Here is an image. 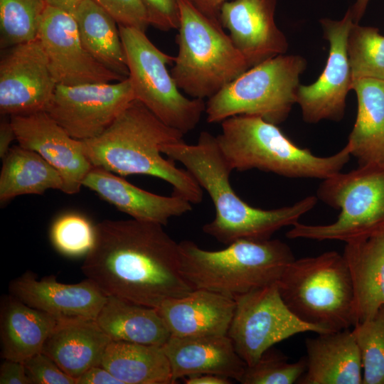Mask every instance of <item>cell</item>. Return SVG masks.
Wrapping results in <instances>:
<instances>
[{
	"mask_svg": "<svg viewBox=\"0 0 384 384\" xmlns=\"http://www.w3.org/2000/svg\"><path fill=\"white\" fill-rule=\"evenodd\" d=\"M81 270L106 296L157 308L193 289L181 270L178 243L161 224L105 220Z\"/></svg>",
	"mask_w": 384,
	"mask_h": 384,
	"instance_id": "1",
	"label": "cell"
},
{
	"mask_svg": "<svg viewBox=\"0 0 384 384\" xmlns=\"http://www.w3.org/2000/svg\"><path fill=\"white\" fill-rule=\"evenodd\" d=\"M161 152L182 164L210 196L215 216L203 226V231L227 245L242 239H270L279 229L298 223L317 203V197L310 196L292 206L271 210L250 206L233 189L230 176L233 170L216 137L206 131L201 132L196 144L181 140L165 144Z\"/></svg>",
	"mask_w": 384,
	"mask_h": 384,
	"instance_id": "2",
	"label": "cell"
},
{
	"mask_svg": "<svg viewBox=\"0 0 384 384\" xmlns=\"http://www.w3.org/2000/svg\"><path fill=\"white\" fill-rule=\"evenodd\" d=\"M183 135L134 100L102 134L82 140L83 151L95 167L161 178L172 186V194L198 204L203 201L201 187L186 169L161 155L165 144L183 140Z\"/></svg>",
	"mask_w": 384,
	"mask_h": 384,
	"instance_id": "3",
	"label": "cell"
},
{
	"mask_svg": "<svg viewBox=\"0 0 384 384\" xmlns=\"http://www.w3.org/2000/svg\"><path fill=\"white\" fill-rule=\"evenodd\" d=\"M221 129L217 141L233 170L258 169L289 178L324 180L341 172L351 156L348 143L331 156H316L294 144L276 124L258 117H231L221 122Z\"/></svg>",
	"mask_w": 384,
	"mask_h": 384,
	"instance_id": "4",
	"label": "cell"
},
{
	"mask_svg": "<svg viewBox=\"0 0 384 384\" xmlns=\"http://www.w3.org/2000/svg\"><path fill=\"white\" fill-rule=\"evenodd\" d=\"M178 246L182 274L193 289L233 298L277 283L295 260L290 247L278 239H242L213 251L191 240H183Z\"/></svg>",
	"mask_w": 384,
	"mask_h": 384,
	"instance_id": "5",
	"label": "cell"
},
{
	"mask_svg": "<svg viewBox=\"0 0 384 384\" xmlns=\"http://www.w3.org/2000/svg\"><path fill=\"white\" fill-rule=\"evenodd\" d=\"M178 53L171 74L192 98L209 99L250 68L223 28L188 0H178Z\"/></svg>",
	"mask_w": 384,
	"mask_h": 384,
	"instance_id": "6",
	"label": "cell"
},
{
	"mask_svg": "<svg viewBox=\"0 0 384 384\" xmlns=\"http://www.w3.org/2000/svg\"><path fill=\"white\" fill-rule=\"evenodd\" d=\"M277 285L284 302L304 322L326 332L354 326L353 287L343 255L328 251L295 259Z\"/></svg>",
	"mask_w": 384,
	"mask_h": 384,
	"instance_id": "7",
	"label": "cell"
},
{
	"mask_svg": "<svg viewBox=\"0 0 384 384\" xmlns=\"http://www.w3.org/2000/svg\"><path fill=\"white\" fill-rule=\"evenodd\" d=\"M317 198L340 210L328 225L297 223L286 235L290 239L339 240L367 238L384 229V165H363L323 180Z\"/></svg>",
	"mask_w": 384,
	"mask_h": 384,
	"instance_id": "8",
	"label": "cell"
},
{
	"mask_svg": "<svg viewBox=\"0 0 384 384\" xmlns=\"http://www.w3.org/2000/svg\"><path fill=\"white\" fill-rule=\"evenodd\" d=\"M306 68L302 56L285 54L250 68L208 99L207 122L218 123L247 115L281 124L297 103L299 77Z\"/></svg>",
	"mask_w": 384,
	"mask_h": 384,
	"instance_id": "9",
	"label": "cell"
},
{
	"mask_svg": "<svg viewBox=\"0 0 384 384\" xmlns=\"http://www.w3.org/2000/svg\"><path fill=\"white\" fill-rule=\"evenodd\" d=\"M136 100L161 122L183 134L198 125L206 111L203 100L185 97L166 65L174 57L156 47L145 32L118 25Z\"/></svg>",
	"mask_w": 384,
	"mask_h": 384,
	"instance_id": "10",
	"label": "cell"
},
{
	"mask_svg": "<svg viewBox=\"0 0 384 384\" xmlns=\"http://www.w3.org/2000/svg\"><path fill=\"white\" fill-rule=\"evenodd\" d=\"M235 308L228 331L247 366L255 363L274 344L303 332L326 333L300 320L284 302L277 283L234 298Z\"/></svg>",
	"mask_w": 384,
	"mask_h": 384,
	"instance_id": "11",
	"label": "cell"
},
{
	"mask_svg": "<svg viewBox=\"0 0 384 384\" xmlns=\"http://www.w3.org/2000/svg\"><path fill=\"white\" fill-rule=\"evenodd\" d=\"M136 100L130 79L75 85L58 84L46 112L79 140L102 134Z\"/></svg>",
	"mask_w": 384,
	"mask_h": 384,
	"instance_id": "12",
	"label": "cell"
},
{
	"mask_svg": "<svg viewBox=\"0 0 384 384\" xmlns=\"http://www.w3.org/2000/svg\"><path fill=\"white\" fill-rule=\"evenodd\" d=\"M353 23L350 9L340 20H320L324 37L329 45V55L318 79L298 88L297 103L306 122L339 121L344 115L346 97L352 85L347 41Z\"/></svg>",
	"mask_w": 384,
	"mask_h": 384,
	"instance_id": "13",
	"label": "cell"
},
{
	"mask_svg": "<svg viewBox=\"0 0 384 384\" xmlns=\"http://www.w3.org/2000/svg\"><path fill=\"white\" fill-rule=\"evenodd\" d=\"M37 38L57 84L105 83L124 78L97 61L84 48L74 16L47 4Z\"/></svg>",
	"mask_w": 384,
	"mask_h": 384,
	"instance_id": "14",
	"label": "cell"
},
{
	"mask_svg": "<svg viewBox=\"0 0 384 384\" xmlns=\"http://www.w3.org/2000/svg\"><path fill=\"white\" fill-rule=\"evenodd\" d=\"M57 85L38 38L6 49L0 60L1 114L46 111Z\"/></svg>",
	"mask_w": 384,
	"mask_h": 384,
	"instance_id": "15",
	"label": "cell"
},
{
	"mask_svg": "<svg viewBox=\"0 0 384 384\" xmlns=\"http://www.w3.org/2000/svg\"><path fill=\"white\" fill-rule=\"evenodd\" d=\"M10 121L18 144L38 153L60 173L62 191L78 193L93 167L83 151L82 140L72 137L46 111L11 116Z\"/></svg>",
	"mask_w": 384,
	"mask_h": 384,
	"instance_id": "16",
	"label": "cell"
},
{
	"mask_svg": "<svg viewBox=\"0 0 384 384\" xmlns=\"http://www.w3.org/2000/svg\"><path fill=\"white\" fill-rule=\"evenodd\" d=\"M9 294L26 304L48 314L57 324L96 320L106 296L88 279L76 284L57 281L54 274L38 279L26 271L12 279Z\"/></svg>",
	"mask_w": 384,
	"mask_h": 384,
	"instance_id": "17",
	"label": "cell"
},
{
	"mask_svg": "<svg viewBox=\"0 0 384 384\" xmlns=\"http://www.w3.org/2000/svg\"><path fill=\"white\" fill-rule=\"evenodd\" d=\"M276 4V0H231L220 7V25L250 68L287 50V38L274 21Z\"/></svg>",
	"mask_w": 384,
	"mask_h": 384,
	"instance_id": "18",
	"label": "cell"
},
{
	"mask_svg": "<svg viewBox=\"0 0 384 384\" xmlns=\"http://www.w3.org/2000/svg\"><path fill=\"white\" fill-rule=\"evenodd\" d=\"M161 348L170 365L173 384L180 378L203 373L239 382L247 366L228 335L171 336Z\"/></svg>",
	"mask_w": 384,
	"mask_h": 384,
	"instance_id": "19",
	"label": "cell"
},
{
	"mask_svg": "<svg viewBox=\"0 0 384 384\" xmlns=\"http://www.w3.org/2000/svg\"><path fill=\"white\" fill-rule=\"evenodd\" d=\"M234 298L205 289L164 301L156 309L171 336L227 335L234 314Z\"/></svg>",
	"mask_w": 384,
	"mask_h": 384,
	"instance_id": "20",
	"label": "cell"
},
{
	"mask_svg": "<svg viewBox=\"0 0 384 384\" xmlns=\"http://www.w3.org/2000/svg\"><path fill=\"white\" fill-rule=\"evenodd\" d=\"M82 184L138 220L165 225L171 218L192 210V203L181 196L152 193L100 167L93 166Z\"/></svg>",
	"mask_w": 384,
	"mask_h": 384,
	"instance_id": "21",
	"label": "cell"
},
{
	"mask_svg": "<svg viewBox=\"0 0 384 384\" xmlns=\"http://www.w3.org/2000/svg\"><path fill=\"white\" fill-rule=\"evenodd\" d=\"M306 369L300 384H361V353L352 330L318 334L305 341Z\"/></svg>",
	"mask_w": 384,
	"mask_h": 384,
	"instance_id": "22",
	"label": "cell"
},
{
	"mask_svg": "<svg viewBox=\"0 0 384 384\" xmlns=\"http://www.w3.org/2000/svg\"><path fill=\"white\" fill-rule=\"evenodd\" d=\"M343 255L353 282L356 325L384 305V229L346 243Z\"/></svg>",
	"mask_w": 384,
	"mask_h": 384,
	"instance_id": "23",
	"label": "cell"
},
{
	"mask_svg": "<svg viewBox=\"0 0 384 384\" xmlns=\"http://www.w3.org/2000/svg\"><path fill=\"white\" fill-rule=\"evenodd\" d=\"M57 325L50 315L14 296L3 295L0 302L1 355L4 359L24 362L41 352Z\"/></svg>",
	"mask_w": 384,
	"mask_h": 384,
	"instance_id": "24",
	"label": "cell"
},
{
	"mask_svg": "<svg viewBox=\"0 0 384 384\" xmlns=\"http://www.w3.org/2000/svg\"><path fill=\"white\" fill-rule=\"evenodd\" d=\"M110 341L95 320L57 324L41 352L76 380L89 368L100 366Z\"/></svg>",
	"mask_w": 384,
	"mask_h": 384,
	"instance_id": "25",
	"label": "cell"
},
{
	"mask_svg": "<svg viewBox=\"0 0 384 384\" xmlns=\"http://www.w3.org/2000/svg\"><path fill=\"white\" fill-rule=\"evenodd\" d=\"M357 114L348 144L359 166L384 165V80L363 78L352 82Z\"/></svg>",
	"mask_w": 384,
	"mask_h": 384,
	"instance_id": "26",
	"label": "cell"
},
{
	"mask_svg": "<svg viewBox=\"0 0 384 384\" xmlns=\"http://www.w3.org/2000/svg\"><path fill=\"white\" fill-rule=\"evenodd\" d=\"M96 322L111 341L162 347L171 336L156 308L109 296Z\"/></svg>",
	"mask_w": 384,
	"mask_h": 384,
	"instance_id": "27",
	"label": "cell"
},
{
	"mask_svg": "<svg viewBox=\"0 0 384 384\" xmlns=\"http://www.w3.org/2000/svg\"><path fill=\"white\" fill-rule=\"evenodd\" d=\"M100 366L122 384H173L169 361L160 346L111 341Z\"/></svg>",
	"mask_w": 384,
	"mask_h": 384,
	"instance_id": "28",
	"label": "cell"
},
{
	"mask_svg": "<svg viewBox=\"0 0 384 384\" xmlns=\"http://www.w3.org/2000/svg\"><path fill=\"white\" fill-rule=\"evenodd\" d=\"M81 42L100 63L129 77L125 53L116 21L93 0H85L74 14Z\"/></svg>",
	"mask_w": 384,
	"mask_h": 384,
	"instance_id": "29",
	"label": "cell"
},
{
	"mask_svg": "<svg viewBox=\"0 0 384 384\" xmlns=\"http://www.w3.org/2000/svg\"><path fill=\"white\" fill-rule=\"evenodd\" d=\"M60 173L41 155L18 144L3 158L0 174L1 203L21 195L43 194L48 189L63 191Z\"/></svg>",
	"mask_w": 384,
	"mask_h": 384,
	"instance_id": "30",
	"label": "cell"
},
{
	"mask_svg": "<svg viewBox=\"0 0 384 384\" xmlns=\"http://www.w3.org/2000/svg\"><path fill=\"white\" fill-rule=\"evenodd\" d=\"M347 51L352 82L363 78L384 80V36L377 28L353 23Z\"/></svg>",
	"mask_w": 384,
	"mask_h": 384,
	"instance_id": "31",
	"label": "cell"
},
{
	"mask_svg": "<svg viewBox=\"0 0 384 384\" xmlns=\"http://www.w3.org/2000/svg\"><path fill=\"white\" fill-rule=\"evenodd\" d=\"M47 4L45 0H0V48L36 40Z\"/></svg>",
	"mask_w": 384,
	"mask_h": 384,
	"instance_id": "32",
	"label": "cell"
},
{
	"mask_svg": "<svg viewBox=\"0 0 384 384\" xmlns=\"http://www.w3.org/2000/svg\"><path fill=\"white\" fill-rule=\"evenodd\" d=\"M352 332L358 346L363 384H384V305L370 319L357 323Z\"/></svg>",
	"mask_w": 384,
	"mask_h": 384,
	"instance_id": "33",
	"label": "cell"
},
{
	"mask_svg": "<svg viewBox=\"0 0 384 384\" xmlns=\"http://www.w3.org/2000/svg\"><path fill=\"white\" fill-rule=\"evenodd\" d=\"M306 369V357L289 363L284 354L270 348L255 363L246 366L239 382L242 384L297 383Z\"/></svg>",
	"mask_w": 384,
	"mask_h": 384,
	"instance_id": "34",
	"label": "cell"
},
{
	"mask_svg": "<svg viewBox=\"0 0 384 384\" xmlns=\"http://www.w3.org/2000/svg\"><path fill=\"white\" fill-rule=\"evenodd\" d=\"M50 240L54 247L68 257L86 255L95 238V225L84 215L69 213L59 216L51 225Z\"/></svg>",
	"mask_w": 384,
	"mask_h": 384,
	"instance_id": "35",
	"label": "cell"
},
{
	"mask_svg": "<svg viewBox=\"0 0 384 384\" xmlns=\"http://www.w3.org/2000/svg\"><path fill=\"white\" fill-rule=\"evenodd\" d=\"M106 11L118 25L137 28L144 32L149 25L142 0H93Z\"/></svg>",
	"mask_w": 384,
	"mask_h": 384,
	"instance_id": "36",
	"label": "cell"
},
{
	"mask_svg": "<svg viewBox=\"0 0 384 384\" xmlns=\"http://www.w3.org/2000/svg\"><path fill=\"white\" fill-rule=\"evenodd\" d=\"M23 363L32 384H76L73 378L43 352L32 356Z\"/></svg>",
	"mask_w": 384,
	"mask_h": 384,
	"instance_id": "37",
	"label": "cell"
},
{
	"mask_svg": "<svg viewBox=\"0 0 384 384\" xmlns=\"http://www.w3.org/2000/svg\"><path fill=\"white\" fill-rule=\"evenodd\" d=\"M149 25L163 31L178 29L180 23L178 0H142Z\"/></svg>",
	"mask_w": 384,
	"mask_h": 384,
	"instance_id": "38",
	"label": "cell"
},
{
	"mask_svg": "<svg viewBox=\"0 0 384 384\" xmlns=\"http://www.w3.org/2000/svg\"><path fill=\"white\" fill-rule=\"evenodd\" d=\"M0 384H32L23 362L4 359L0 366Z\"/></svg>",
	"mask_w": 384,
	"mask_h": 384,
	"instance_id": "39",
	"label": "cell"
},
{
	"mask_svg": "<svg viewBox=\"0 0 384 384\" xmlns=\"http://www.w3.org/2000/svg\"><path fill=\"white\" fill-rule=\"evenodd\" d=\"M76 384H122L108 370L101 366H93L76 380Z\"/></svg>",
	"mask_w": 384,
	"mask_h": 384,
	"instance_id": "40",
	"label": "cell"
},
{
	"mask_svg": "<svg viewBox=\"0 0 384 384\" xmlns=\"http://www.w3.org/2000/svg\"><path fill=\"white\" fill-rule=\"evenodd\" d=\"M198 10L214 22L220 25V9L223 3L228 0H188ZM221 26V25H220Z\"/></svg>",
	"mask_w": 384,
	"mask_h": 384,
	"instance_id": "41",
	"label": "cell"
},
{
	"mask_svg": "<svg viewBox=\"0 0 384 384\" xmlns=\"http://www.w3.org/2000/svg\"><path fill=\"white\" fill-rule=\"evenodd\" d=\"M16 139L11 121L4 119L0 123V157L3 159L11 149L10 144Z\"/></svg>",
	"mask_w": 384,
	"mask_h": 384,
	"instance_id": "42",
	"label": "cell"
},
{
	"mask_svg": "<svg viewBox=\"0 0 384 384\" xmlns=\"http://www.w3.org/2000/svg\"><path fill=\"white\" fill-rule=\"evenodd\" d=\"M186 384H230V378L210 373L193 375L184 380Z\"/></svg>",
	"mask_w": 384,
	"mask_h": 384,
	"instance_id": "43",
	"label": "cell"
},
{
	"mask_svg": "<svg viewBox=\"0 0 384 384\" xmlns=\"http://www.w3.org/2000/svg\"><path fill=\"white\" fill-rule=\"evenodd\" d=\"M85 0H47V4L73 15Z\"/></svg>",
	"mask_w": 384,
	"mask_h": 384,
	"instance_id": "44",
	"label": "cell"
},
{
	"mask_svg": "<svg viewBox=\"0 0 384 384\" xmlns=\"http://www.w3.org/2000/svg\"><path fill=\"white\" fill-rule=\"evenodd\" d=\"M370 1L371 0H356L354 4L350 8L354 23H359Z\"/></svg>",
	"mask_w": 384,
	"mask_h": 384,
	"instance_id": "45",
	"label": "cell"
},
{
	"mask_svg": "<svg viewBox=\"0 0 384 384\" xmlns=\"http://www.w3.org/2000/svg\"><path fill=\"white\" fill-rule=\"evenodd\" d=\"M47 2V0H45Z\"/></svg>",
	"mask_w": 384,
	"mask_h": 384,
	"instance_id": "46",
	"label": "cell"
}]
</instances>
